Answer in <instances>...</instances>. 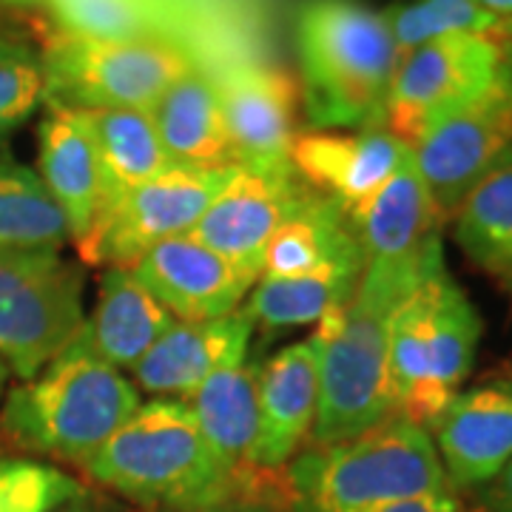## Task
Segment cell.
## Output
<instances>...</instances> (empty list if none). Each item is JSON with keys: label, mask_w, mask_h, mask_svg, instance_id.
Returning a JSON list of instances; mask_svg holds the SVG:
<instances>
[{"label": "cell", "mask_w": 512, "mask_h": 512, "mask_svg": "<svg viewBox=\"0 0 512 512\" xmlns=\"http://www.w3.org/2000/svg\"><path fill=\"white\" fill-rule=\"evenodd\" d=\"M308 194L311 188L293 174V168L239 165L191 234L239 268L262 276L271 239Z\"/></svg>", "instance_id": "12"}, {"label": "cell", "mask_w": 512, "mask_h": 512, "mask_svg": "<svg viewBox=\"0 0 512 512\" xmlns=\"http://www.w3.org/2000/svg\"><path fill=\"white\" fill-rule=\"evenodd\" d=\"M134 276L177 322H208L239 311L259 276L194 234L165 239L131 265Z\"/></svg>", "instance_id": "13"}, {"label": "cell", "mask_w": 512, "mask_h": 512, "mask_svg": "<svg viewBox=\"0 0 512 512\" xmlns=\"http://www.w3.org/2000/svg\"><path fill=\"white\" fill-rule=\"evenodd\" d=\"M356 239L350 214L336 200L311 191L271 239L262 276L291 279L308 274Z\"/></svg>", "instance_id": "27"}, {"label": "cell", "mask_w": 512, "mask_h": 512, "mask_svg": "<svg viewBox=\"0 0 512 512\" xmlns=\"http://www.w3.org/2000/svg\"><path fill=\"white\" fill-rule=\"evenodd\" d=\"M89 120L100 160V211L154 180L171 165L148 111H89Z\"/></svg>", "instance_id": "25"}, {"label": "cell", "mask_w": 512, "mask_h": 512, "mask_svg": "<svg viewBox=\"0 0 512 512\" xmlns=\"http://www.w3.org/2000/svg\"><path fill=\"white\" fill-rule=\"evenodd\" d=\"M441 217L421 180L413 151L399 171L353 217L365 265L390 271H433L444 265Z\"/></svg>", "instance_id": "14"}, {"label": "cell", "mask_w": 512, "mask_h": 512, "mask_svg": "<svg viewBox=\"0 0 512 512\" xmlns=\"http://www.w3.org/2000/svg\"><path fill=\"white\" fill-rule=\"evenodd\" d=\"M450 490L470 493L512 458V379L458 390L427 427Z\"/></svg>", "instance_id": "15"}, {"label": "cell", "mask_w": 512, "mask_h": 512, "mask_svg": "<svg viewBox=\"0 0 512 512\" xmlns=\"http://www.w3.org/2000/svg\"><path fill=\"white\" fill-rule=\"evenodd\" d=\"M256 373L259 365L242 359L237 365L222 367L185 399L214 456L251 487L262 476L254 467Z\"/></svg>", "instance_id": "24"}, {"label": "cell", "mask_w": 512, "mask_h": 512, "mask_svg": "<svg viewBox=\"0 0 512 512\" xmlns=\"http://www.w3.org/2000/svg\"><path fill=\"white\" fill-rule=\"evenodd\" d=\"M231 168L168 165L154 180L134 188L123 200L97 214L92 231L77 242V254L92 268H131L160 242L191 234Z\"/></svg>", "instance_id": "10"}, {"label": "cell", "mask_w": 512, "mask_h": 512, "mask_svg": "<svg viewBox=\"0 0 512 512\" xmlns=\"http://www.w3.org/2000/svg\"><path fill=\"white\" fill-rule=\"evenodd\" d=\"M453 237L464 256L510 288L512 282V157L493 168L453 214Z\"/></svg>", "instance_id": "26"}, {"label": "cell", "mask_w": 512, "mask_h": 512, "mask_svg": "<svg viewBox=\"0 0 512 512\" xmlns=\"http://www.w3.org/2000/svg\"><path fill=\"white\" fill-rule=\"evenodd\" d=\"M9 3H32V0H9Z\"/></svg>", "instance_id": "40"}, {"label": "cell", "mask_w": 512, "mask_h": 512, "mask_svg": "<svg viewBox=\"0 0 512 512\" xmlns=\"http://www.w3.org/2000/svg\"><path fill=\"white\" fill-rule=\"evenodd\" d=\"M37 177L63 211L77 245L100 211V160L89 111L46 106L37 128Z\"/></svg>", "instance_id": "20"}, {"label": "cell", "mask_w": 512, "mask_h": 512, "mask_svg": "<svg viewBox=\"0 0 512 512\" xmlns=\"http://www.w3.org/2000/svg\"><path fill=\"white\" fill-rule=\"evenodd\" d=\"M52 26L100 40L165 37V0H46Z\"/></svg>", "instance_id": "29"}, {"label": "cell", "mask_w": 512, "mask_h": 512, "mask_svg": "<svg viewBox=\"0 0 512 512\" xmlns=\"http://www.w3.org/2000/svg\"><path fill=\"white\" fill-rule=\"evenodd\" d=\"M362 271H365V254L356 237L348 248H342L339 254L330 256L328 262H322L308 274L291 276V279L259 276L242 311L254 322V328L259 325L274 333L319 325L330 313L348 308L362 282Z\"/></svg>", "instance_id": "21"}, {"label": "cell", "mask_w": 512, "mask_h": 512, "mask_svg": "<svg viewBox=\"0 0 512 512\" xmlns=\"http://www.w3.org/2000/svg\"><path fill=\"white\" fill-rule=\"evenodd\" d=\"M470 3H476L478 9L490 12V15H495V18H501V20L512 18V0H470Z\"/></svg>", "instance_id": "37"}, {"label": "cell", "mask_w": 512, "mask_h": 512, "mask_svg": "<svg viewBox=\"0 0 512 512\" xmlns=\"http://www.w3.org/2000/svg\"><path fill=\"white\" fill-rule=\"evenodd\" d=\"M92 484L151 512L217 507L242 495H259L237 478L180 399H151L77 467Z\"/></svg>", "instance_id": "1"}, {"label": "cell", "mask_w": 512, "mask_h": 512, "mask_svg": "<svg viewBox=\"0 0 512 512\" xmlns=\"http://www.w3.org/2000/svg\"><path fill=\"white\" fill-rule=\"evenodd\" d=\"M407 154L410 146L387 128H359L353 134L305 131L293 140L291 168L311 191L339 202L353 220Z\"/></svg>", "instance_id": "17"}, {"label": "cell", "mask_w": 512, "mask_h": 512, "mask_svg": "<svg viewBox=\"0 0 512 512\" xmlns=\"http://www.w3.org/2000/svg\"><path fill=\"white\" fill-rule=\"evenodd\" d=\"M319 413V342L288 345L259 365L256 373L254 467L279 473L311 441Z\"/></svg>", "instance_id": "16"}, {"label": "cell", "mask_w": 512, "mask_h": 512, "mask_svg": "<svg viewBox=\"0 0 512 512\" xmlns=\"http://www.w3.org/2000/svg\"><path fill=\"white\" fill-rule=\"evenodd\" d=\"M177 319L134 276L131 268H106L97 288V305L83 322V339L120 373H131Z\"/></svg>", "instance_id": "22"}, {"label": "cell", "mask_w": 512, "mask_h": 512, "mask_svg": "<svg viewBox=\"0 0 512 512\" xmlns=\"http://www.w3.org/2000/svg\"><path fill=\"white\" fill-rule=\"evenodd\" d=\"M46 103V74L40 52L0 37V140L23 126Z\"/></svg>", "instance_id": "32"}, {"label": "cell", "mask_w": 512, "mask_h": 512, "mask_svg": "<svg viewBox=\"0 0 512 512\" xmlns=\"http://www.w3.org/2000/svg\"><path fill=\"white\" fill-rule=\"evenodd\" d=\"M470 512H512V458L487 484L461 495Z\"/></svg>", "instance_id": "33"}, {"label": "cell", "mask_w": 512, "mask_h": 512, "mask_svg": "<svg viewBox=\"0 0 512 512\" xmlns=\"http://www.w3.org/2000/svg\"><path fill=\"white\" fill-rule=\"evenodd\" d=\"M288 504L322 512L376 510L450 493L427 427L393 413L365 433L311 444L285 467Z\"/></svg>", "instance_id": "5"}, {"label": "cell", "mask_w": 512, "mask_h": 512, "mask_svg": "<svg viewBox=\"0 0 512 512\" xmlns=\"http://www.w3.org/2000/svg\"><path fill=\"white\" fill-rule=\"evenodd\" d=\"M46 106L80 111L140 109L194 69L191 57L165 37L100 40L49 29L43 37Z\"/></svg>", "instance_id": "7"}, {"label": "cell", "mask_w": 512, "mask_h": 512, "mask_svg": "<svg viewBox=\"0 0 512 512\" xmlns=\"http://www.w3.org/2000/svg\"><path fill=\"white\" fill-rule=\"evenodd\" d=\"M225 131L237 165L291 168L296 140V89L276 69L234 63L217 80Z\"/></svg>", "instance_id": "18"}, {"label": "cell", "mask_w": 512, "mask_h": 512, "mask_svg": "<svg viewBox=\"0 0 512 512\" xmlns=\"http://www.w3.org/2000/svg\"><path fill=\"white\" fill-rule=\"evenodd\" d=\"M143 404L140 390L103 362L77 330L29 382L0 402V430L29 456L80 467Z\"/></svg>", "instance_id": "2"}, {"label": "cell", "mask_w": 512, "mask_h": 512, "mask_svg": "<svg viewBox=\"0 0 512 512\" xmlns=\"http://www.w3.org/2000/svg\"><path fill=\"white\" fill-rule=\"evenodd\" d=\"M501 35H504V40L512 46V18L504 20V26H501Z\"/></svg>", "instance_id": "39"}, {"label": "cell", "mask_w": 512, "mask_h": 512, "mask_svg": "<svg viewBox=\"0 0 512 512\" xmlns=\"http://www.w3.org/2000/svg\"><path fill=\"white\" fill-rule=\"evenodd\" d=\"M89 487L52 461L0 456V512H57Z\"/></svg>", "instance_id": "31"}, {"label": "cell", "mask_w": 512, "mask_h": 512, "mask_svg": "<svg viewBox=\"0 0 512 512\" xmlns=\"http://www.w3.org/2000/svg\"><path fill=\"white\" fill-rule=\"evenodd\" d=\"M510 291H512V282H510Z\"/></svg>", "instance_id": "41"}, {"label": "cell", "mask_w": 512, "mask_h": 512, "mask_svg": "<svg viewBox=\"0 0 512 512\" xmlns=\"http://www.w3.org/2000/svg\"><path fill=\"white\" fill-rule=\"evenodd\" d=\"M436 271L419 274L365 265L348 308L316 325L319 413L311 444L353 439L396 413L387 382V325L393 311Z\"/></svg>", "instance_id": "3"}, {"label": "cell", "mask_w": 512, "mask_h": 512, "mask_svg": "<svg viewBox=\"0 0 512 512\" xmlns=\"http://www.w3.org/2000/svg\"><path fill=\"white\" fill-rule=\"evenodd\" d=\"M66 242H72L66 217L35 168L0 146V245L60 251Z\"/></svg>", "instance_id": "28"}, {"label": "cell", "mask_w": 512, "mask_h": 512, "mask_svg": "<svg viewBox=\"0 0 512 512\" xmlns=\"http://www.w3.org/2000/svg\"><path fill=\"white\" fill-rule=\"evenodd\" d=\"M302 100L316 131L382 128L399 46L359 0H305L296 15Z\"/></svg>", "instance_id": "4"}, {"label": "cell", "mask_w": 512, "mask_h": 512, "mask_svg": "<svg viewBox=\"0 0 512 512\" xmlns=\"http://www.w3.org/2000/svg\"><path fill=\"white\" fill-rule=\"evenodd\" d=\"M188 512H282V510H279L276 504H271V501H265L262 495H242V498L225 501V504H217V507H205V510H188Z\"/></svg>", "instance_id": "35"}, {"label": "cell", "mask_w": 512, "mask_h": 512, "mask_svg": "<svg viewBox=\"0 0 512 512\" xmlns=\"http://www.w3.org/2000/svg\"><path fill=\"white\" fill-rule=\"evenodd\" d=\"M421 180L441 217L512 157V69L487 94L453 111L410 146Z\"/></svg>", "instance_id": "11"}, {"label": "cell", "mask_w": 512, "mask_h": 512, "mask_svg": "<svg viewBox=\"0 0 512 512\" xmlns=\"http://www.w3.org/2000/svg\"><path fill=\"white\" fill-rule=\"evenodd\" d=\"M86 322L83 274L60 251L0 245V362L29 382Z\"/></svg>", "instance_id": "8"}, {"label": "cell", "mask_w": 512, "mask_h": 512, "mask_svg": "<svg viewBox=\"0 0 512 512\" xmlns=\"http://www.w3.org/2000/svg\"><path fill=\"white\" fill-rule=\"evenodd\" d=\"M282 512H322L311 510V507H299V504H285ZM359 512H470L464 498L458 493H439L427 495V498H413V501H399V504H387V507H376V510H359Z\"/></svg>", "instance_id": "34"}, {"label": "cell", "mask_w": 512, "mask_h": 512, "mask_svg": "<svg viewBox=\"0 0 512 512\" xmlns=\"http://www.w3.org/2000/svg\"><path fill=\"white\" fill-rule=\"evenodd\" d=\"M6 382H9V367L0 362V402H3V396H6Z\"/></svg>", "instance_id": "38"}, {"label": "cell", "mask_w": 512, "mask_h": 512, "mask_svg": "<svg viewBox=\"0 0 512 512\" xmlns=\"http://www.w3.org/2000/svg\"><path fill=\"white\" fill-rule=\"evenodd\" d=\"M481 333L476 305L447 265L427 276L387 325V382L396 413L430 427L470 376Z\"/></svg>", "instance_id": "6"}, {"label": "cell", "mask_w": 512, "mask_h": 512, "mask_svg": "<svg viewBox=\"0 0 512 512\" xmlns=\"http://www.w3.org/2000/svg\"><path fill=\"white\" fill-rule=\"evenodd\" d=\"M382 15L402 55L447 35H501L504 26V20L470 0H407Z\"/></svg>", "instance_id": "30"}, {"label": "cell", "mask_w": 512, "mask_h": 512, "mask_svg": "<svg viewBox=\"0 0 512 512\" xmlns=\"http://www.w3.org/2000/svg\"><path fill=\"white\" fill-rule=\"evenodd\" d=\"M512 69L504 35H447L399 57L382 128L413 146L424 131L470 106Z\"/></svg>", "instance_id": "9"}, {"label": "cell", "mask_w": 512, "mask_h": 512, "mask_svg": "<svg viewBox=\"0 0 512 512\" xmlns=\"http://www.w3.org/2000/svg\"><path fill=\"white\" fill-rule=\"evenodd\" d=\"M57 512H117V507L111 504L109 498H100V495H94L92 490H89L83 498H77V501L66 504L63 510Z\"/></svg>", "instance_id": "36"}, {"label": "cell", "mask_w": 512, "mask_h": 512, "mask_svg": "<svg viewBox=\"0 0 512 512\" xmlns=\"http://www.w3.org/2000/svg\"><path fill=\"white\" fill-rule=\"evenodd\" d=\"M148 114L160 134L168 163L191 168L237 165L225 131L217 80L200 69H188L180 80H174Z\"/></svg>", "instance_id": "23"}, {"label": "cell", "mask_w": 512, "mask_h": 512, "mask_svg": "<svg viewBox=\"0 0 512 512\" xmlns=\"http://www.w3.org/2000/svg\"><path fill=\"white\" fill-rule=\"evenodd\" d=\"M254 322L239 308L208 322H174L131 370V384L154 399L185 402L222 367L248 356Z\"/></svg>", "instance_id": "19"}]
</instances>
